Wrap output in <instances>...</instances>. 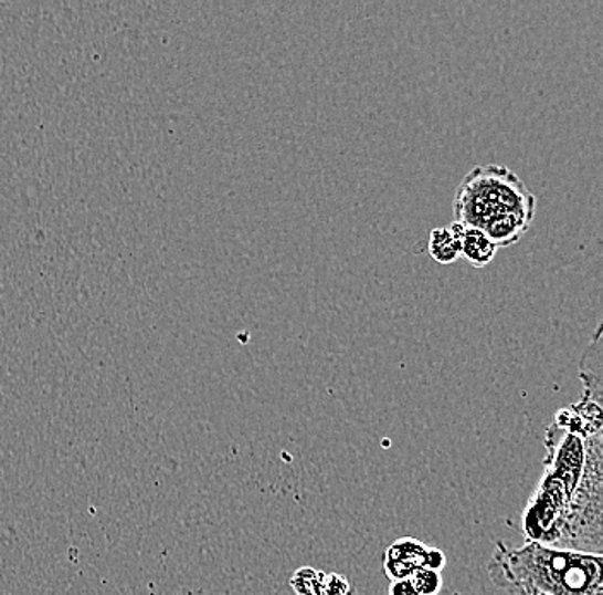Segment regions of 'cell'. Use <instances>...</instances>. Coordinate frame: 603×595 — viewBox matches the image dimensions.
I'll list each match as a JSON object with an SVG mask.
<instances>
[{"label":"cell","instance_id":"cell-1","mask_svg":"<svg viewBox=\"0 0 603 595\" xmlns=\"http://www.w3.org/2000/svg\"><path fill=\"white\" fill-rule=\"evenodd\" d=\"M490 581L516 595H603V557L599 553L558 550L530 542L509 547L497 542Z\"/></svg>","mask_w":603,"mask_h":595},{"label":"cell","instance_id":"cell-2","mask_svg":"<svg viewBox=\"0 0 603 595\" xmlns=\"http://www.w3.org/2000/svg\"><path fill=\"white\" fill-rule=\"evenodd\" d=\"M535 210L537 198L505 165H477L456 189V222L482 230L497 249L528 232Z\"/></svg>","mask_w":603,"mask_h":595},{"label":"cell","instance_id":"cell-3","mask_svg":"<svg viewBox=\"0 0 603 595\" xmlns=\"http://www.w3.org/2000/svg\"><path fill=\"white\" fill-rule=\"evenodd\" d=\"M446 556L440 547L425 546L419 539L401 537L384 553V573L391 582L410 578L421 570L443 572Z\"/></svg>","mask_w":603,"mask_h":595},{"label":"cell","instance_id":"cell-4","mask_svg":"<svg viewBox=\"0 0 603 595\" xmlns=\"http://www.w3.org/2000/svg\"><path fill=\"white\" fill-rule=\"evenodd\" d=\"M290 585L297 595H353L345 576L314 568L297 570Z\"/></svg>","mask_w":603,"mask_h":595},{"label":"cell","instance_id":"cell-5","mask_svg":"<svg viewBox=\"0 0 603 595\" xmlns=\"http://www.w3.org/2000/svg\"><path fill=\"white\" fill-rule=\"evenodd\" d=\"M463 223L453 220L451 226L434 229L429 237V252L440 264H453L462 258Z\"/></svg>","mask_w":603,"mask_h":595},{"label":"cell","instance_id":"cell-6","mask_svg":"<svg viewBox=\"0 0 603 595\" xmlns=\"http://www.w3.org/2000/svg\"><path fill=\"white\" fill-rule=\"evenodd\" d=\"M459 241H462V258L475 268L487 267L499 251L489 237L474 227L463 226Z\"/></svg>","mask_w":603,"mask_h":595},{"label":"cell","instance_id":"cell-7","mask_svg":"<svg viewBox=\"0 0 603 595\" xmlns=\"http://www.w3.org/2000/svg\"><path fill=\"white\" fill-rule=\"evenodd\" d=\"M410 581L413 582L421 595H437L443 588V576H441V572H435V570H421L410 576Z\"/></svg>","mask_w":603,"mask_h":595},{"label":"cell","instance_id":"cell-8","mask_svg":"<svg viewBox=\"0 0 603 595\" xmlns=\"http://www.w3.org/2000/svg\"><path fill=\"white\" fill-rule=\"evenodd\" d=\"M390 595H421L410 578L391 582Z\"/></svg>","mask_w":603,"mask_h":595}]
</instances>
